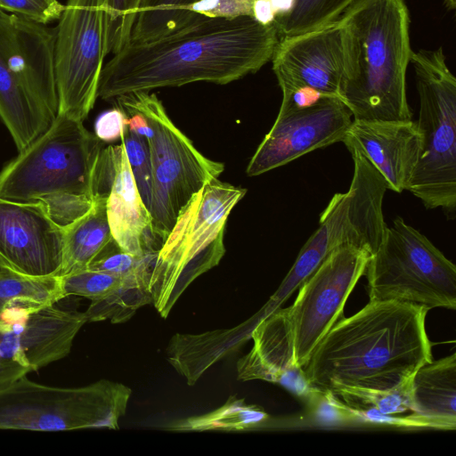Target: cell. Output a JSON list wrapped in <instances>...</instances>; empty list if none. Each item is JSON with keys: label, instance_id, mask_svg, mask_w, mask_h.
I'll return each instance as SVG.
<instances>
[{"label": "cell", "instance_id": "obj_10", "mask_svg": "<svg viewBox=\"0 0 456 456\" xmlns=\"http://www.w3.org/2000/svg\"><path fill=\"white\" fill-rule=\"evenodd\" d=\"M116 100L139 110L152 129L146 139L152 167L150 212L153 231L164 242L180 210L206 183L218 178L224 165L206 158L195 148L170 119L155 94L136 91Z\"/></svg>", "mask_w": 456, "mask_h": 456}, {"label": "cell", "instance_id": "obj_5", "mask_svg": "<svg viewBox=\"0 0 456 456\" xmlns=\"http://www.w3.org/2000/svg\"><path fill=\"white\" fill-rule=\"evenodd\" d=\"M246 192L216 178L180 210L154 258L149 281L152 304L163 318L196 278L221 261L228 216Z\"/></svg>", "mask_w": 456, "mask_h": 456}, {"label": "cell", "instance_id": "obj_35", "mask_svg": "<svg viewBox=\"0 0 456 456\" xmlns=\"http://www.w3.org/2000/svg\"><path fill=\"white\" fill-rule=\"evenodd\" d=\"M305 400L313 417L320 423L337 425L359 421L354 410L345 404L328 389L313 387Z\"/></svg>", "mask_w": 456, "mask_h": 456}, {"label": "cell", "instance_id": "obj_42", "mask_svg": "<svg viewBox=\"0 0 456 456\" xmlns=\"http://www.w3.org/2000/svg\"><path fill=\"white\" fill-rule=\"evenodd\" d=\"M0 264H3V265H4V262H3L2 260H1V258H0Z\"/></svg>", "mask_w": 456, "mask_h": 456}, {"label": "cell", "instance_id": "obj_13", "mask_svg": "<svg viewBox=\"0 0 456 456\" xmlns=\"http://www.w3.org/2000/svg\"><path fill=\"white\" fill-rule=\"evenodd\" d=\"M87 322L55 305L20 309L0 322V388L67 356Z\"/></svg>", "mask_w": 456, "mask_h": 456}, {"label": "cell", "instance_id": "obj_12", "mask_svg": "<svg viewBox=\"0 0 456 456\" xmlns=\"http://www.w3.org/2000/svg\"><path fill=\"white\" fill-rule=\"evenodd\" d=\"M370 257L371 253L365 248L341 246L300 285L294 303L285 308L297 365L303 368L307 363L317 345L341 316Z\"/></svg>", "mask_w": 456, "mask_h": 456}, {"label": "cell", "instance_id": "obj_1", "mask_svg": "<svg viewBox=\"0 0 456 456\" xmlns=\"http://www.w3.org/2000/svg\"><path fill=\"white\" fill-rule=\"evenodd\" d=\"M281 33L277 20L200 17L168 35L128 42L103 66L98 97L104 100L194 82L226 85L272 60Z\"/></svg>", "mask_w": 456, "mask_h": 456}, {"label": "cell", "instance_id": "obj_8", "mask_svg": "<svg viewBox=\"0 0 456 456\" xmlns=\"http://www.w3.org/2000/svg\"><path fill=\"white\" fill-rule=\"evenodd\" d=\"M131 394L126 385L107 379L59 387L24 376L0 388V429H118Z\"/></svg>", "mask_w": 456, "mask_h": 456}, {"label": "cell", "instance_id": "obj_37", "mask_svg": "<svg viewBox=\"0 0 456 456\" xmlns=\"http://www.w3.org/2000/svg\"><path fill=\"white\" fill-rule=\"evenodd\" d=\"M254 0H198L191 12L211 19L252 17Z\"/></svg>", "mask_w": 456, "mask_h": 456}, {"label": "cell", "instance_id": "obj_29", "mask_svg": "<svg viewBox=\"0 0 456 456\" xmlns=\"http://www.w3.org/2000/svg\"><path fill=\"white\" fill-rule=\"evenodd\" d=\"M267 419V413L261 407L247 404L243 399L231 396L220 408L202 415L180 419L170 429L236 431L254 428Z\"/></svg>", "mask_w": 456, "mask_h": 456}, {"label": "cell", "instance_id": "obj_40", "mask_svg": "<svg viewBox=\"0 0 456 456\" xmlns=\"http://www.w3.org/2000/svg\"><path fill=\"white\" fill-rule=\"evenodd\" d=\"M276 17L288 15L295 6L296 0H270Z\"/></svg>", "mask_w": 456, "mask_h": 456}, {"label": "cell", "instance_id": "obj_22", "mask_svg": "<svg viewBox=\"0 0 456 456\" xmlns=\"http://www.w3.org/2000/svg\"><path fill=\"white\" fill-rule=\"evenodd\" d=\"M246 323L203 334H175L167 348L170 364L192 386L211 365L233 354L251 337Z\"/></svg>", "mask_w": 456, "mask_h": 456}, {"label": "cell", "instance_id": "obj_7", "mask_svg": "<svg viewBox=\"0 0 456 456\" xmlns=\"http://www.w3.org/2000/svg\"><path fill=\"white\" fill-rule=\"evenodd\" d=\"M354 162L349 189L336 193L320 216L319 227L306 240L269 305L278 308L336 248L352 245L378 248L387 224L382 209L387 189L381 174L354 145L346 144Z\"/></svg>", "mask_w": 456, "mask_h": 456}, {"label": "cell", "instance_id": "obj_6", "mask_svg": "<svg viewBox=\"0 0 456 456\" xmlns=\"http://www.w3.org/2000/svg\"><path fill=\"white\" fill-rule=\"evenodd\" d=\"M419 100L420 152L408 191L428 209L456 208V78L443 47L411 52Z\"/></svg>", "mask_w": 456, "mask_h": 456}, {"label": "cell", "instance_id": "obj_32", "mask_svg": "<svg viewBox=\"0 0 456 456\" xmlns=\"http://www.w3.org/2000/svg\"><path fill=\"white\" fill-rule=\"evenodd\" d=\"M59 277L63 298L69 296H79L90 300L108 294L122 280L120 277L89 268Z\"/></svg>", "mask_w": 456, "mask_h": 456}, {"label": "cell", "instance_id": "obj_20", "mask_svg": "<svg viewBox=\"0 0 456 456\" xmlns=\"http://www.w3.org/2000/svg\"><path fill=\"white\" fill-rule=\"evenodd\" d=\"M106 211L112 238L123 251L136 256L158 253L163 241L153 231L122 142L114 145V177Z\"/></svg>", "mask_w": 456, "mask_h": 456}, {"label": "cell", "instance_id": "obj_4", "mask_svg": "<svg viewBox=\"0 0 456 456\" xmlns=\"http://www.w3.org/2000/svg\"><path fill=\"white\" fill-rule=\"evenodd\" d=\"M102 142L82 121L58 114L0 171V197L42 202L58 224L81 216L93 198Z\"/></svg>", "mask_w": 456, "mask_h": 456}, {"label": "cell", "instance_id": "obj_23", "mask_svg": "<svg viewBox=\"0 0 456 456\" xmlns=\"http://www.w3.org/2000/svg\"><path fill=\"white\" fill-rule=\"evenodd\" d=\"M0 118L20 151L54 120L50 112L18 83L0 53Z\"/></svg>", "mask_w": 456, "mask_h": 456}, {"label": "cell", "instance_id": "obj_14", "mask_svg": "<svg viewBox=\"0 0 456 456\" xmlns=\"http://www.w3.org/2000/svg\"><path fill=\"white\" fill-rule=\"evenodd\" d=\"M271 61L282 95L309 87L343 102L349 62L344 18L315 30L281 36Z\"/></svg>", "mask_w": 456, "mask_h": 456}, {"label": "cell", "instance_id": "obj_27", "mask_svg": "<svg viewBox=\"0 0 456 456\" xmlns=\"http://www.w3.org/2000/svg\"><path fill=\"white\" fill-rule=\"evenodd\" d=\"M197 1L142 0L129 42L150 41L192 23L202 17L191 10Z\"/></svg>", "mask_w": 456, "mask_h": 456}, {"label": "cell", "instance_id": "obj_25", "mask_svg": "<svg viewBox=\"0 0 456 456\" xmlns=\"http://www.w3.org/2000/svg\"><path fill=\"white\" fill-rule=\"evenodd\" d=\"M62 298L59 276H30L0 264V322L14 310L52 305Z\"/></svg>", "mask_w": 456, "mask_h": 456}, {"label": "cell", "instance_id": "obj_19", "mask_svg": "<svg viewBox=\"0 0 456 456\" xmlns=\"http://www.w3.org/2000/svg\"><path fill=\"white\" fill-rule=\"evenodd\" d=\"M254 345L237 362L240 380H265L305 399L313 389L294 359L291 333L284 308L263 317L251 332Z\"/></svg>", "mask_w": 456, "mask_h": 456}, {"label": "cell", "instance_id": "obj_3", "mask_svg": "<svg viewBox=\"0 0 456 456\" xmlns=\"http://www.w3.org/2000/svg\"><path fill=\"white\" fill-rule=\"evenodd\" d=\"M349 62L343 102L354 120H411L406 71L411 54L404 0H356L341 16Z\"/></svg>", "mask_w": 456, "mask_h": 456}, {"label": "cell", "instance_id": "obj_28", "mask_svg": "<svg viewBox=\"0 0 456 456\" xmlns=\"http://www.w3.org/2000/svg\"><path fill=\"white\" fill-rule=\"evenodd\" d=\"M150 277V273H142L122 278L114 289L91 300L85 312L87 322L110 320L112 323L125 322L131 319L137 309L152 304Z\"/></svg>", "mask_w": 456, "mask_h": 456}, {"label": "cell", "instance_id": "obj_11", "mask_svg": "<svg viewBox=\"0 0 456 456\" xmlns=\"http://www.w3.org/2000/svg\"><path fill=\"white\" fill-rule=\"evenodd\" d=\"M54 30L58 114L84 122L110 53L105 0H68ZM57 114V115H58Z\"/></svg>", "mask_w": 456, "mask_h": 456}, {"label": "cell", "instance_id": "obj_38", "mask_svg": "<svg viewBox=\"0 0 456 456\" xmlns=\"http://www.w3.org/2000/svg\"><path fill=\"white\" fill-rule=\"evenodd\" d=\"M127 130V116L118 106L102 112L94 124V134L105 142L121 140Z\"/></svg>", "mask_w": 456, "mask_h": 456}, {"label": "cell", "instance_id": "obj_26", "mask_svg": "<svg viewBox=\"0 0 456 456\" xmlns=\"http://www.w3.org/2000/svg\"><path fill=\"white\" fill-rule=\"evenodd\" d=\"M411 383L393 390L342 387L330 391L356 411L359 421L394 426L395 417L411 411Z\"/></svg>", "mask_w": 456, "mask_h": 456}, {"label": "cell", "instance_id": "obj_17", "mask_svg": "<svg viewBox=\"0 0 456 456\" xmlns=\"http://www.w3.org/2000/svg\"><path fill=\"white\" fill-rule=\"evenodd\" d=\"M0 53L22 88L57 116L54 30L46 24L0 11Z\"/></svg>", "mask_w": 456, "mask_h": 456}, {"label": "cell", "instance_id": "obj_39", "mask_svg": "<svg viewBox=\"0 0 456 456\" xmlns=\"http://www.w3.org/2000/svg\"><path fill=\"white\" fill-rule=\"evenodd\" d=\"M252 18L264 26L275 22L277 17L270 0H254Z\"/></svg>", "mask_w": 456, "mask_h": 456}, {"label": "cell", "instance_id": "obj_43", "mask_svg": "<svg viewBox=\"0 0 456 456\" xmlns=\"http://www.w3.org/2000/svg\"><path fill=\"white\" fill-rule=\"evenodd\" d=\"M0 11H3V10H2V8H1V6H0Z\"/></svg>", "mask_w": 456, "mask_h": 456}, {"label": "cell", "instance_id": "obj_18", "mask_svg": "<svg viewBox=\"0 0 456 456\" xmlns=\"http://www.w3.org/2000/svg\"><path fill=\"white\" fill-rule=\"evenodd\" d=\"M342 142L355 146L371 162L388 190L408 191L421 145L415 121L354 119Z\"/></svg>", "mask_w": 456, "mask_h": 456}, {"label": "cell", "instance_id": "obj_9", "mask_svg": "<svg viewBox=\"0 0 456 456\" xmlns=\"http://www.w3.org/2000/svg\"><path fill=\"white\" fill-rule=\"evenodd\" d=\"M365 275L370 301L397 300L429 309L456 308V266L397 216L387 226Z\"/></svg>", "mask_w": 456, "mask_h": 456}, {"label": "cell", "instance_id": "obj_21", "mask_svg": "<svg viewBox=\"0 0 456 456\" xmlns=\"http://www.w3.org/2000/svg\"><path fill=\"white\" fill-rule=\"evenodd\" d=\"M405 428H456V354L420 367L413 375Z\"/></svg>", "mask_w": 456, "mask_h": 456}, {"label": "cell", "instance_id": "obj_41", "mask_svg": "<svg viewBox=\"0 0 456 456\" xmlns=\"http://www.w3.org/2000/svg\"><path fill=\"white\" fill-rule=\"evenodd\" d=\"M444 4L445 7H446L449 11H453V10H455V7H456V0H444Z\"/></svg>", "mask_w": 456, "mask_h": 456}, {"label": "cell", "instance_id": "obj_16", "mask_svg": "<svg viewBox=\"0 0 456 456\" xmlns=\"http://www.w3.org/2000/svg\"><path fill=\"white\" fill-rule=\"evenodd\" d=\"M62 228L39 201L0 197V258L12 269L30 276H59Z\"/></svg>", "mask_w": 456, "mask_h": 456}, {"label": "cell", "instance_id": "obj_33", "mask_svg": "<svg viewBox=\"0 0 456 456\" xmlns=\"http://www.w3.org/2000/svg\"><path fill=\"white\" fill-rule=\"evenodd\" d=\"M139 193L150 210L152 194V167L147 140L127 130L121 138Z\"/></svg>", "mask_w": 456, "mask_h": 456}, {"label": "cell", "instance_id": "obj_15", "mask_svg": "<svg viewBox=\"0 0 456 456\" xmlns=\"http://www.w3.org/2000/svg\"><path fill=\"white\" fill-rule=\"evenodd\" d=\"M352 118L349 109L337 97H322L307 107L279 110L250 159L247 175H262L313 151L342 142Z\"/></svg>", "mask_w": 456, "mask_h": 456}, {"label": "cell", "instance_id": "obj_30", "mask_svg": "<svg viewBox=\"0 0 456 456\" xmlns=\"http://www.w3.org/2000/svg\"><path fill=\"white\" fill-rule=\"evenodd\" d=\"M356 0H296L292 11L277 20L281 36H295L337 21Z\"/></svg>", "mask_w": 456, "mask_h": 456}, {"label": "cell", "instance_id": "obj_36", "mask_svg": "<svg viewBox=\"0 0 456 456\" xmlns=\"http://www.w3.org/2000/svg\"><path fill=\"white\" fill-rule=\"evenodd\" d=\"M3 11L46 24L58 20L64 9L59 0H0Z\"/></svg>", "mask_w": 456, "mask_h": 456}, {"label": "cell", "instance_id": "obj_24", "mask_svg": "<svg viewBox=\"0 0 456 456\" xmlns=\"http://www.w3.org/2000/svg\"><path fill=\"white\" fill-rule=\"evenodd\" d=\"M107 198H96L83 216L62 228V256L59 276L87 269L113 240L106 211Z\"/></svg>", "mask_w": 456, "mask_h": 456}, {"label": "cell", "instance_id": "obj_2", "mask_svg": "<svg viewBox=\"0 0 456 456\" xmlns=\"http://www.w3.org/2000/svg\"><path fill=\"white\" fill-rule=\"evenodd\" d=\"M429 308L414 303L369 301L337 321L303 367L313 387L393 390L409 385L433 361L426 330Z\"/></svg>", "mask_w": 456, "mask_h": 456}, {"label": "cell", "instance_id": "obj_31", "mask_svg": "<svg viewBox=\"0 0 456 456\" xmlns=\"http://www.w3.org/2000/svg\"><path fill=\"white\" fill-rule=\"evenodd\" d=\"M156 255L134 256L123 251L112 240L94 259L88 268L120 278L142 273H151Z\"/></svg>", "mask_w": 456, "mask_h": 456}, {"label": "cell", "instance_id": "obj_34", "mask_svg": "<svg viewBox=\"0 0 456 456\" xmlns=\"http://www.w3.org/2000/svg\"><path fill=\"white\" fill-rule=\"evenodd\" d=\"M141 3L142 0H105L110 53H118L129 42Z\"/></svg>", "mask_w": 456, "mask_h": 456}]
</instances>
